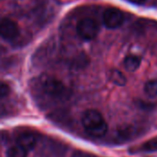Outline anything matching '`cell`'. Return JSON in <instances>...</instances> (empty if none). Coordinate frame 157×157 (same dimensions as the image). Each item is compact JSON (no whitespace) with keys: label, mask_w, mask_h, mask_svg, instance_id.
Segmentation results:
<instances>
[{"label":"cell","mask_w":157,"mask_h":157,"mask_svg":"<svg viewBox=\"0 0 157 157\" xmlns=\"http://www.w3.org/2000/svg\"><path fill=\"white\" fill-rule=\"evenodd\" d=\"M155 152H157V136L130 149V154H149Z\"/></svg>","instance_id":"cell-8"},{"label":"cell","mask_w":157,"mask_h":157,"mask_svg":"<svg viewBox=\"0 0 157 157\" xmlns=\"http://www.w3.org/2000/svg\"><path fill=\"white\" fill-rule=\"evenodd\" d=\"M144 127L141 126H126L123 129L119 130L117 132V138L121 141H130L132 139H134L141 134V131L144 130Z\"/></svg>","instance_id":"cell-7"},{"label":"cell","mask_w":157,"mask_h":157,"mask_svg":"<svg viewBox=\"0 0 157 157\" xmlns=\"http://www.w3.org/2000/svg\"><path fill=\"white\" fill-rule=\"evenodd\" d=\"M141 65V58L137 55H128L124 59V67L129 72L136 71Z\"/></svg>","instance_id":"cell-10"},{"label":"cell","mask_w":157,"mask_h":157,"mask_svg":"<svg viewBox=\"0 0 157 157\" xmlns=\"http://www.w3.org/2000/svg\"><path fill=\"white\" fill-rule=\"evenodd\" d=\"M37 136L31 132H22L17 137V144L22 146L27 151L32 150L37 144Z\"/></svg>","instance_id":"cell-6"},{"label":"cell","mask_w":157,"mask_h":157,"mask_svg":"<svg viewBox=\"0 0 157 157\" xmlns=\"http://www.w3.org/2000/svg\"><path fill=\"white\" fill-rule=\"evenodd\" d=\"M130 2L133 3V4H136V5H143L144 4L147 0H129Z\"/></svg>","instance_id":"cell-15"},{"label":"cell","mask_w":157,"mask_h":157,"mask_svg":"<svg viewBox=\"0 0 157 157\" xmlns=\"http://www.w3.org/2000/svg\"><path fill=\"white\" fill-rule=\"evenodd\" d=\"M0 34L4 40H13L19 34V29L17 24L9 18H2L0 23Z\"/></svg>","instance_id":"cell-5"},{"label":"cell","mask_w":157,"mask_h":157,"mask_svg":"<svg viewBox=\"0 0 157 157\" xmlns=\"http://www.w3.org/2000/svg\"><path fill=\"white\" fill-rule=\"evenodd\" d=\"M28 152L29 151H27L25 148L16 144L7 149L6 157H27Z\"/></svg>","instance_id":"cell-11"},{"label":"cell","mask_w":157,"mask_h":157,"mask_svg":"<svg viewBox=\"0 0 157 157\" xmlns=\"http://www.w3.org/2000/svg\"><path fill=\"white\" fill-rule=\"evenodd\" d=\"M144 92L149 98L157 97V78L148 81L144 86Z\"/></svg>","instance_id":"cell-12"},{"label":"cell","mask_w":157,"mask_h":157,"mask_svg":"<svg viewBox=\"0 0 157 157\" xmlns=\"http://www.w3.org/2000/svg\"><path fill=\"white\" fill-rule=\"evenodd\" d=\"M10 93V88L8 86L7 84L6 83H1V86H0V98L2 99H4L6 97H7Z\"/></svg>","instance_id":"cell-14"},{"label":"cell","mask_w":157,"mask_h":157,"mask_svg":"<svg viewBox=\"0 0 157 157\" xmlns=\"http://www.w3.org/2000/svg\"><path fill=\"white\" fill-rule=\"evenodd\" d=\"M99 31V27L97 21L90 17L82 18L76 26V32L80 38L85 40H94Z\"/></svg>","instance_id":"cell-3"},{"label":"cell","mask_w":157,"mask_h":157,"mask_svg":"<svg viewBox=\"0 0 157 157\" xmlns=\"http://www.w3.org/2000/svg\"><path fill=\"white\" fill-rule=\"evenodd\" d=\"M124 22V14L118 8L109 7L103 14V23L106 28L115 29L120 28Z\"/></svg>","instance_id":"cell-4"},{"label":"cell","mask_w":157,"mask_h":157,"mask_svg":"<svg viewBox=\"0 0 157 157\" xmlns=\"http://www.w3.org/2000/svg\"><path fill=\"white\" fill-rule=\"evenodd\" d=\"M87 57L85 55H80L79 57H76L75 60H73L72 62V67L73 68H83L87 64Z\"/></svg>","instance_id":"cell-13"},{"label":"cell","mask_w":157,"mask_h":157,"mask_svg":"<svg viewBox=\"0 0 157 157\" xmlns=\"http://www.w3.org/2000/svg\"><path fill=\"white\" fill-rule=\"evenodd\" d=\"M81 122L85 132L95 138H102L108 132V124L102 114L97 109H86L82 114Z\"/></svg>","instance_id":"cell-2"},{"label":"cell","mask_w":157,"mask_h":157,"mask_svg":"<svg viewBox=\"0 0 157 157\" xmlns=\"http://www.w3.org/2000/svg\"><path fill=\"white\" fill-rule=\"evenodd\" d=\"M109 79L114 85L119 86H124L127 83V79L123 73L117 69H112L109 72Z\"/></svg>","instance_id":"cell-9"},{"label":"cell","mask_w":157,"mask_h":157,"mask_svg":"<svg viewBox=\"0 0 157 157\" xmlns=\"http://www.w3.org/2000/svg\"><path fill=\"white\" fill-rule=\"evenodd\" d=\"M34 99L40 106L50 107L67 101L72 92L59 79L51 75H41L30 83Z\"/></svg>","instance_id":"cell-1"}]
</instances>
